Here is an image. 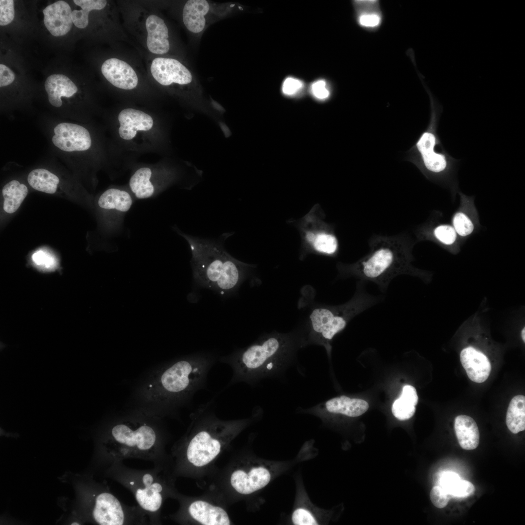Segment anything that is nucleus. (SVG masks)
I'll return each instance as SVG.
<instances>
[{"label":"nucleus","mask_w":525,"mask_h":525,"mask_svg":"<svg viewBox=\"0 0 525 525\" xmlns=\"http://www.w3.org/2000/svg\"><path fill=\"white\" fill-rule=\"evenodd\" d=\"M153 476L149 473L145 474L142 477L144 485L143 489H138L135 493V497L139 505L144 509L151 512L157 511L162 503V490L161 485L158 482H154Z\"/></svg>","instance_id":"b1692460"},{"label":"nucleus","mask_w":525,"mask_h":525,"mask_svg":"<svg viewBox=\"0 0 525 525\" xmlns=\"http://www.w3.org/2000/svg\"><path fill=\"white\" fill-rule=\"evenodd\" d=\"M28 192L27 186L16 180L6 184L2 189L4 198L3 208L8 213H13L19 208Z\"/></svg>","instance_id":"a878e982"},{"label":"nucleus","mask_w":525,"mask_h":525,"mask_svg":"<svg viewBox=\"0 0 525 525\" xmlns=\"http://www.w3.org/2000/svg\"><path fill=\"white\" fill-rule=\"evenodd\" d=\"M45 88L49 103L56 107L62 105V97L70 98L78 91L75 84L62 74L49 76L45 82Z\"/></svg>","instance_id":"412c9836"},{"label":"nucleus","mask_w":525,"mask_h":525,"mask_svg":"<svg viewBox=\"0 0 525 525\" xmlns=\"http://www.w3.org/2000/svg\"><path fill=\"white\" fill-rule=\"evenodd\" d=\"M176 179L174 171L153 166H141L131 176L130 192L138 199H146L158 194Z\"/></svg>","instance_id":"0eeeda50"},{"label":"nucleus","mask_w":525,"mask_h":525,"mask_svg":"<svg viewBox=\"0 0 525 525\" xmlns=\"http://www.w3.org/2000/svg\"><path fill=\"white\" fill-rule=\"evenodd\" d=\"M311 91L312 95L318 100L326 99L330 95L327 83L324 80H318L312 83Z\"/></svg>","instance_id":"ea45409f"},{"label":"nucleus","mask_w":525,"mask_h":525,"mask_svg":"<svg viewBox=\"0 0 525 525\" xmlns=\"http://www.w3.org/2000/svg\"><path fill=\"white\" fill-rule=\"evenodd\" d=\"M454 428L458 443L466 450L476 449L479 443L480 433L475 420L467 415H459L455 420Z\"/></svg>","instance_id":"5701e85b"},{"label":"nucleus","mask_w":525,"mask_h":525,"mask_svg":"<svg viewBox=\"0 0 525 525\" xmlns=\"http://www.w3.org/2000/svg\"><path fill=\"white\" fill-rule=\"evenodd\" d=\"M134 484V482H131L130 483V484H131V485H133Z\"/></svg>","instance_id":"49530a36"},{"label":"nucleus","mask_w":525,"mask_h":525,"mask_svg":"<svg viewBox=\"0 0 525 525\" xmlns=\"http://www.w3.org/2000/svg\"><path fill=\"white\" fill-rule=\"evenodd\" d=\"M305 239L316 252L326 255L334 254L338 248L336 236L326 231H311L306 233Z\"/></svg>","instance_id":"c85d7f7f"},{"label":"nucleus","mask_w":525,"mask_h":525,"mask_svg":"<svg viewBox=\"0 0 525 525\" xmlns=\"http://www.w3.org/2000/svg\"><path fill=\"white\" fill-rule=\"evenodd\" d=\"M356 6L359 10L358 18L359 23L367 28H374L381 22V16L377 11V1L375 0L355 1Z\"/></svg>","instance_id":"7c9ffc66"},{"label":"nucleus","mask_w":525,"mask_h":525,"mask_svg":"<svg viewBox=\"0 0 525 525\" xmlns=\"http://www.w3.org/2000/svg\"><path fill=\"white\" fill-rule=\"evenodd\" d=\"M271 474L263 467L252 468L248 473L243 470L234 471L230 477V483L239 493L247 495L266 486L270 482Z\"/></svg>","instance_id":"dca6fc26"},{"label":"nucleus","mask_w":525,"mask_h":525,"mask_svg":"<svg viewBox=\"0 0 525 525\" xmlns=\"http://www.w3.org/2000/svg\"><path fill=\"white\" fill-rule=\"evenodd\" d=\"M174 229L189 243L193 279L202 287L229 295L238 289L253 268L230 255L220 242L193 237Z\"/></svg>","instance_id":"f03ea898"},{"label":"nucleus","mask_w":525,"mask_h":525,"mask_svg":"<svg viewBox=\"0 0 525 525\" xmlns=\"http://www.w3.org/2000/svg\"><path fill=\"white\" fill-rule=\"evenodd\" d=\"M304 86L301 80L292 77L286 78L282 85V91L284 94L293 96L298 93Z\"/></svg>","instance_id":"58836bf2"},{"label":"nucleus","mask_w":525,"mask_h":525,"mask_svg":"<svg viewBox=\"0 0 525 525\" xmlns=\"http://www.w3.org/2000/svg\"><path fill=\"white\" fill-rule=\"evenodd\" d=\"M453 223L455 232L461 236H468L473 230L472 221L462 212H457L455 215Z\"/></svg>","instance_id":"72a5a7b5"},{"label":"nucleus","mask_w":525,"mask_h":525,"mask_svg":"<svg viewBox=\"0 0 525 525\" xmlns=\"http://www.w3.org/2000/svg\"><path fill=\"white\" fill-rule=\"evenodd\" d=\"M475 491L473 485L467 480L461 478L456 481L448 491L451 497L466 498L472 494Z\"/></svg>","instance_id":"473e14b6"},{"label":"nucleus","mask_w":525,"mask_h":525,"mask_svg":"<svg viewBox=\"0 0 525 525\" xmlns=\"http://www.w3.org/2000/svg\"><path fill=\"white\" fill-rule=\"evenodd\" d=\"M401 397L409 401L415 406L418 403V396L414 387L410 385L403 386Z\"/></svg>","instance_id":"37998d69"},{"label":"nucleus","mask_w":525,"mask_h":525,"mask_svg":"<svg viewBox=\"0 0 525 525\" xmlns=\"http://www.w3.org/2000/svg\"><path fill=\"white\" fill-rule=\"evenodd\" d=\"M439 143L437 135L428 130L421 134L416 143L417 149L425 168L437 174L446 171L457 161L444 149L439 152L435 150Z\"/></svg>","instance_id":"1a4fd4ad"},{"label":"nucleus","mask_w":525,"mask_h":525,"mask_svg":"<svg viewBox=\"0 0 525 525\" xmlns=\"http://www.w3.org/2000/svg\"><path fill=\"white\" fill-rule=\"evenodd\" d=\"M506 424L513 434L525 430V397L524 395H517L510 402L507 412Z\"/></svg>","instance_id":"cd10ccee"},{"label":"nucleus","mask_w":525,"mask_h":525,"mask_svg":"<svg viewBox=\"0 0 525 525\" xmlns=\"http://www.w3.org/2000/svg\"><path fill=\"white\" fill-rule=\"evenodd\" d=\"M75 4L81 9L72 12V19L74 24L79 28H86L88 23L89 12L93 10H101L107 3L105 0H74Z\"/></svg>","instance_id":"c756f323"},{"label":"nucleus","mask_w":525,"mask_h":525,"mask_svg":"<svg viewBox=\"0 0 525 525\" xmlns=\"http://www.w3.org/2000/svg\"><path fill=\"white\" fill-rule=\"evenodd\" d=\"M368 407V403L364 400L342 395L315 406L311 411L318 414L326 413L357 417L365 413Z\"/></svg>","instance_id":"f3484780"},{"label":"nucleus","mask_w":525,"mask_h":525,"mask_svg":"<svg viewBox=\"0 0 525 525\" xmlns=\"http://www.w3.org/2000/svg\"><path fill=\"white\" fill-rule=\"evenodd\" d=\"M292 521L296 525H316L318 522L314 515L304 508H298L292 515Z\"/></svg>","instance_id":"c9c22d12"},{"label":"nucleus","mask_w":525,"mask_h":525,"mask_svg":"<svg viewBox=\"0 0 525 525\" xmlns=\"http://www.w3.org/2000/svg\"><path fill=\"white\" fill-rule=\"evenodd\" d=\"M210 5L206 0H188L183 10V21L186 27L191 32L199 33L204 29Z\"/></svg>","instance_id":"393cba45"},{"label":"nucleus","mask_w":525,"mask_h":525,"mask_svg":"<svg viewBox=\"0 0 525 525\" xmlns=\"http://www.w3.org/2000/svg\"><path fill=\"white\" fill-rule=\"evenodd\" d=\"M435 238L440 242L446 245L453 244L456 238V233L454 228L448 225H439L433 231Z\"/></svg>","instance_id":"f704fd0d"},{"label":"nucleus","mask_w":525,"mask_h":525,"mask_svg":"<svg viewBox=\"0 0 525 525\" xmlns=\"http://www.w3.org/2000/svg\"><path fill=\"white\" fill-rule=\"evenodd\" d=\"M131 194L123 189L111 188L105 191L99 198L98 206L110 212L113 226L119 229L122 226L125 214L133 204Z\"/></svg>","instance_id":"ddd939ff"},{"label":"nucleus","mask_w":525,"mask_h":525,"mask_svg":"<svg viewBox=\"0 0 525 525\" xmlns=\"http://www.w3.org/2000/svg\"><path fill=\"white\" fill-rule=\"evenodd\" d=\"M451 498V496L440 486L433 487L430 492L431 501L438 508H445Z\"/></svg>","instance_id":"e433bc0d"},{"label":"nucleus","mask_w":525,"mask_h":525,"mask_svg":"<svg viewBox=\"0 0 525 525\" xmlns=\"http://www.w3.org/2000/svg\"><path fill=\"white\" fill-rule=\"evenodd\" d=\"M111 434L119 444L135 451L150 450L156 441L155 431L146 424L132 428L125 424H119L113 427Z\"/></svg>","instance_id":"9d476101"},{"label":"nucleus","mask_w":525,"mask_h":525,"mask_svg":"<svg viewBox=\"0 0 525 525\" xmlns=\"http://www.w3.org/2000/svg\"><path fill=\"white\" fill-rule=\"evenodd\" d=\"M210 432L206 429L196 433L190 440L187 451L190 462L197 467L204 466L219 453L221 444Z\"/></svg>","instance_id":"f8f14e48"},{"label":"nucleus","mask_w":525,"mask_h":525,"mask_svg":"<svg viewBox=\"0 0 525 525\" xmlns=\"http://www.w3.org/2000/svg\"><path fill=\"white\" fill-rule=\"evenodd\" d=\"M102 74L114 87L123 90H132L138 85V76L126 62L116 58L105 60L101 68Z\"/></svg>","instance_id":"4468645a"},{"label":"nucleus","mask_w":525,"mask_h":525,"mask_svg":"<svg viewBox=\"0 0 525 525\" xmlns=\"http://www.w3.org/2000/svg\"><path fill=\"white\" fill-rule=\"evenodd\" d=\"M15 79L13 71L3 64L0 65V87H3L11 84Z\"/></svg>","instance_id":"a19ab883"},{"label":"nucleus","mask_w":525,"mask_h":525,"mask_svg":"<svg viewBox=\"0 0 525 525\" xmlns=\"http://www.w3.org/2000/svg\"><path fill=\"white\" fill-rule=\"evenodd\" d=\"M15 10L14 0H0V25L5 26L10 23L14 19Z\"/></svg>","instance_id":"4c0bfd02"},{"label":"nucleus","mask_w":525,"mask_h":525,"mask_svg":"<svg viewBox=\"0 0 525 525\" xmlns=\"http://www.w3.org/2000/svg\"><path fill=\"white\" fill-rule=\"evenodd\" d=\"M218 359L200 352L177 359L164 367L146 387L147 398L164 406H178L206 386L208 373Z\"/></svg>","instance_id":"7ed1b4c3"},{"label":"nucleus","mask_w":525,"mask_h":525,"mask_svg":"<svg viewBox=\"0 0 525 525\" xmlns=\"http://www.w3.org/2000/svg\"><path fill=\"white\" fill-rule=\"evenodd\" d=\"M71 525H79V524H78V523H71Z\"/></svg>","instance_id":"a18cd8bd"},{"label":"nucleus","mask_w":525,"mask_h":525,"mask_svg":"<svg viewBox=\"0 0 525 525\" xmlns=\"http://www.w3.org/2000/svg\"><path fill=\"white\" fill-rule=\"evenodd\" d=\"M34 262L38 265L44 266L49 268L53 264V258L43 251L36 252L33 256Z\"/></svg>","instance_id":"79ce46f5"},{"label":"nucleus","mask_w":525,"mask_h":525,"mask_svg":"<svg viewBox=\"0 0 525 525\" xmlns=\"http://www.w3.org/2000/svg\"><path fill=\"white\" fill-rule=\"evenodd\" d=\"M116 122V133L120 140L130 148L147 145L158 135L156 119L139 109H122L118 114Z\"/></svg>","instance_id":"423d86ee"},{"label":"nucleus","mask_w":525,"mask_h":525,"mask_svg":"<svg viewBox=\"0 0 525 525\" xmlns=\"http://www.w3.org/2000/svg\"><path fill=\"white\" fill-rule=\"evenodd\" d=\"M150 70L154 78L160 85L168 86L173 83L187 85L192 81L188 69L178 60L157 57L151 64Z\"/></svg>","instance_id":"9b49d317"},{"label":"nucleus","mask_w":525,"mask_h":525,"mask_svg":"<svg viewBox=\"0 0 525 525\" xmlns=\"http://www.w3.org/2000/svg\"><path fill=\"white\" fill-rule=\"evenodd\" d=\"M415 405L409 401L400 397L392 406V412L395 418L401 420L410 419L415 414Z\"/></svg>","instance_id":"2f4dec72"},{"label":"nucleus","mask_w":525,"mask_h":525,"mask_svg":"<svg viewBox=\"0 0 525 525\" xmlns=\"http://www.w3.org/2000/svg\"><path fill=\"white\" fill-rule=\"evenodd\" d=\"M145 26L148 50L155 54L167 52L170 49L168 29L164 20L155 15H151L146 20Z\"/></svg>","instance_id":"aec40b11"},{"label":"nucleus","mask_w":525,"mask_h":525,"mask_svg":"<svg viewBox=\"0 0 525 525\" xmlns=\"http://www.w3.org/2000/svg\"><path fill=\"white\" fill-rule=\"evenodd\" d=\"M191 516L204 525H229L230 521L226 511L203 501H196L189 508Z\"/></svg>","instance_id":"4be33fe9"},{"label":"nucleus","mask_w":525,"mask_h":525,"mask_svg":"<svg viewBox=\"0 0 525 525\" xmlns=\"http://www.w3.org/2000/svg\"><path fill=\"white\" fill-rule=\"evenodd\" d=\"M51 141L54 146L65 154L88 153L93 146V138L85 126L73 122H61L53 127Z\"/></svg>","instance_id":"6e6552de"},{"label":"nucleus","mask_w":525,"mask_h":525,"mask_svg":"<svg viewBox=\"0 0 525 525\" xmlns=\"http://www.w3.org/2000/svg\"><path fill=\"white\" fill-rule=\"evenodd\" d=\"M365 283L359 281L355 295L347 303L336 306L316 308L313 310L310 315V342L324 346L329 353L330 343L335 334L344 330L355 316L381 300V298L367 292Z\"/></svg>","instance_id":"39448f33"},{"label":"nucleus","mask_w":525,"mask_h":525,"mask_svg":"<svg viewBox=\"0 0 525 525\" xmlns=\"http://www.w3.org/2000/svg\"><path fill=\"white\" fill-rule=\"evenodd\" d=\"M93 516L101 525H122L124 521L120 502L113 495L107 492L102 493L97 497Z\"/></svg>","instance_id":"a211bd4d"},{"label":"nucleus","mask_w":525,"mask_h":525,"mask_svg":"<svg viewBox=\"0 0 525 525\" xmlns=\"http://www.w3.org/2000/svg\"><path fill=\"white\" fill-rule=\"evenodd\" d=\"M292 336L273 332L262 335L247 347L218 358L228 365L232 376L228 387L238 383L249 385L276 377L288 365L292 357Z\"/></svg>","instance_id":"f257e3e1"},{"label":"nucleus","mask_w":525,"mask_h":525,"mask_svg":"<svg viewBox=\"0 0 525 525\" xmlns=\"http://www.w3.org/2000/svg\"><path fill=\"white\" fill-rule=\"evenodd\" d=\"M521 336L524 342H525V328H524L521 332Z\"/></svg>","instance_id":"c03bdc74"},{"label":"nucleus","mask_w":525,"mask_h":525,"mask_svg":"<svg viewBox=\"0 0 525 525\" xmlns=\"http://www.w3.org/2000/svg\"><path fill=\"white\" fill-rule=\"evenodd\" d=\"M368 253L357 262L341 268L345 276H354L376 284L385 292L390 282L401 275L414 273L411 247L405 234L375 235L369 241Z\"/></svg>","instance_id":"20e7f679"},{"label":"nucleus","mask_w":525,"mask_h":525,"mask_svg":"<svg viewBox=\"0 0 525 525\" xmlns=\"http://www.w3.org/2000/svg\"><path fill=\"white\" fill-rule=\"evenodd\" d=\"M72 12L68 3L63 0L47 6L43 11L45 27L53 36L67 34L72 25Z\"/></svg>","instance_id":"2eb2a0df"},{"label":"nucleus","mask_w":525,"mask_h":525,"mask_svg":"<svg viewBox=\"0 0 525 525\" xmlns=\"http://www.w3.org/2000/svg\"><path fill=\"white\" fill-rule=\"evenodd\" d=\"M460 361L469 379L478 383L485 382L489 376L491 367L488 358L472 347L462 350Z\"/></svg>","instance_id":"6ab92c4d"},{"label":"nucleus","mask_w":525,"mask_h":525,"mask_svg":"<svg viewBox=\"0 0 525 525\" xmlns=\"http://www.w3.org/2000/svg\"><path fill=\"white\" fill-rule=\"evenodd\" d=\"M29 184L35 190L49 194L54 193L60 179L55 174L44 168L31 171L27 177Z\"/></svg>","instance_id":"bb28decb"}]
</instances>
